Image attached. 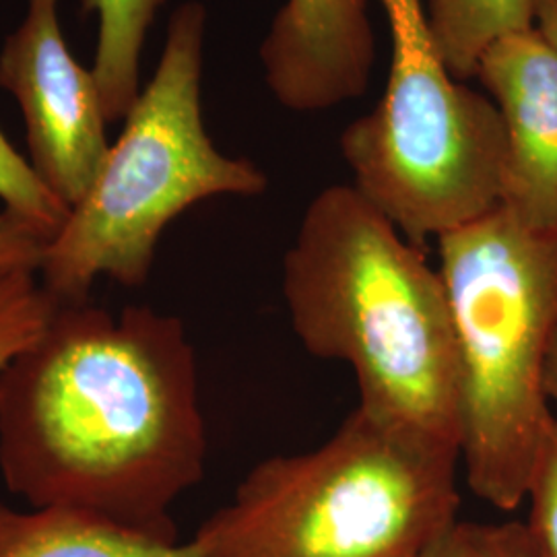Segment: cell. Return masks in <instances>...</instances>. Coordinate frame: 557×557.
<instances>
[{"label":"cell","mask_w":557,"mask_h":557,"mask_svg":"<svg viewBox=\"0 0 557 557\" xmlns=\"http://www.w3.org/2000/svg\"><path fill=\"white\" fill-rule=\"evenodd\" d=\"M205 462L197 354L178 317L54 304L0 368V473L32 508L176 543L172 506Z\"/></svg>","instance_id":"cell-1"},{"label":"cell","mask_w":557,"mask_h":557,"mask_svg":"<svg viewBox=\"0 0 557 557\" xmlns=\"http://www.w3.org/2000/svg\"><path fill=\"white\" fill-rule=\"evenodd\" d=\"M281 289L304 349L351 366L359 411L458 450L457 351L444 281L354 184L310 200Z\"/></svg>","instance_id":"cell-2"},{"label":"cell","mask_w":557,"mask_h":557,"mask_svg":"<svg viewBox=\"0 0 557 557\" xmlns=\"http://www.w3.org/2000/svg\"><path fill=\"white\" fill-rule=\"evenodd\" d=\"M457 351L458 460L475 498H529L556 428L545 363L557 329V227L504 207L438 238Z\"/></svg>","instance_id":"cell-3"},{"label":"cell","mask_w":557,"mask_h":557,"mask_svg":"<svg viewBox=\"0 0 557 557\" xmlns=\"http://www.w3.org/2000/svg\"><path fill=\"white\" fill-rule=\"evenodd\" d=\"M458 465L356 407L319 448L255 465L193 541L202 557H416L458 520Z\"/></svg>","instance_id":"cell-4"},{"label":"cell","mask_w":557,"mask_h":557,"mask_svg":"<svg viewBox=\"0 0 557 557\" xmlns=\"http://www.w3.org/2000/svg\"><path fill=\"white\" fill-rule=\"evenodd\" d=\"M205 23L200 2L174 11L153 79L126 114L94 186L50 239L40 283L54 304L87 301L101 275L145 285L163 230L188 207L267 190L259 168L223 156L202 124Z\"/></svg>","instance_id":"cell-5"},{"label":"cell","mask_w":557,"mask_h":557,"mask_svg":"<svg viewBox=\"0 0 557 557\" xmlns=\"http://www.w3.org/2000/svg\"><path fill=\"white\" fill-rule=\"evenodd\" d=\"M393 40L379 106L341 135L354 186L419 248L502 207L506 128L494 101L455 79L423 0H380Z\"/></svg>","instance_id":"cell-6"},{"label":"cell","mask_w":557,"mask_h":557,"mask_svg":"<svg viewBox=\"0 0 557 557\" xmlns=\"http://www.w3.org/2000/svg\"><path fill=\"white\" fill-rule=\"evenodd\" d=\"M59 0H27L0 52V87L20 101L36 176L69 209L89 193L110 153L100 87L60 32Z\"/></svg>","instance_id":"cell-7"},{"label":"cell","mask_w":557,"mask_h":557,"mask_svg":"<svg viewBox=\"0 0 557 557\" xmlns=\"http://www.w3.org/2000/svg\"><path fill=\"white\" fill-rule=\"evenodd\" d=\"M475 77L506 128L502 207L518 221L557 227V52L537 27L499 38Z\"/></svg>","instance_id":"cell-8"},{"label":"cell","mask_w":557,"mask_h":557,"mask_svg":"<svg viewBox=\"0 0 557 557\" xmlns=\"http://www.w3.org/2000/svg\"><path fill=\"white\" fill-rule=\"evenodd\" d=\"M260 59L267 85L289 110L320 112L356 100L376 60L368 0H285Z\"/></svg>","instance_id":"cell-9"},{"label":"cell","mask_w":557,"mask_h":557,"mask_svg":"<svg viewBox=\"0 0 557 557\" xmlns=\"http://www.w3.org/2000/svg\"><path fill=\"white\" fill-rule=\"evenodd\" d=\"M0 557H202L195 541L168 543L59 508L0 504Z\"/></svg>","instance_id":"cell-10"},{"label":"cell","mask_w":557,"mask_h":557,"mask_svg":"<svg viewBox=\"0 0 557 557\" xmlns=\"http://www.w3.org/2000/svg\"><path fill=\"white\" fill-rule=\"evenodd\" d=\"M537 0H425L430 36L455 79L475 77L485 50L499 38L535 27Z\"/></svg>","instance_id":"cell-11"},{"label":"cell","mask_w":557,"mask_h":557,"mask_svg":"<svg viewBox=\"0 0 557 557\" xmlns=\"http://www.w3.org/2000/svg\"><path fill=\"white\" fill-rule=\"evenodd\" d=\"M165 0H83V15L98 17L94 77L108 122L126 119L139 100L143 44Z\"/></svg>","instance_id":"cell-12"},{"label":"cell","mask_w":557,"mask_h":557,"mask_svg":"<svg viewBox=\"0 0 557 557\" xmlns=\"http://www.w3.org/2000/svg\"><path fill=\"white\" fill-rule=\"evenodd\" d=\"M52 308L36 273L0 275V368L40 335Z\"/></svg>","instance_id":"cell-13"},{"label":"cell","mask_w":557,"mask_h":557,"mask_svg":"<svg viewBox=\"0 0 557 557\" xmlns=\"http://www.w3.org/2000/svg\"><path fill=\"white\" fill-rule=\"evenodd\" d=\"M0 200L25 220L34 221L57 234L71 209L60 202L36 176L29 161L7 140L0 131Z\"/></svg>","instance_id":"cell-14"},{"label":"cell","mask_w":557,"mask_h":557,"mask_svg":"<svg viewBox=\"0 0 557 557\" xmlns=\"http://www.w3.org/2000/svg\"><path fill=\"white\" fill-rule=\"evenodd\" d=\"M52 232L0 207V275L40 273Z\"/></svg>","instance_id":"cell-15"},{"label":"cell","mask_w":557,"mask_h":557,"mask_svg":"<svg viewBox=\"0 0 557 557\" xmlns=\"http://www.w3.org/2000/svg\"><path fill=\"white\" fill-rule=\"evenodd\" d=\"M531 515L527 527L547 557H557V423L529 490Z\"/></svg>","instance_id":"cell-16"},{"label":"cell","mask_w":557,"mask_h":557,"mask_svg":"<svg viewBox=\"0 0 557 557\" xmlns=\"http://www.w3.org/2000/svg\"><path fill=\"white\" fill-rule=\"evenodd\" d=\"M479 557H547L527 522L479 524Z\"/></svg>","instance_id":"cell-17"},{"label":"cell","mask_w":557,"mask_h":557,"mask_svg":"<svg viewBox=\"0 0 557 557\" xmlns=\"http://www.w3.org/2000/svg\"><path fill=\"white\" fill-rule=\"evenodd\" d=\"M416 557H479V524L457 520Z\"/></svg>","instance_id":"cell-18"},{"label":"cell","mask_w":557,"mask_h":557,"mask_svg":"<svg viewBox=\"0 0 557 557\" xmlns=\"http://www.w3.org/2000/svg\"><path fill=\"white\" fill-rule=\"evenodd\" d=\"M535 27L557 52V0H537Z\"/></svg>","instance_id":"cell-19"},{"label":"cell","mask_w":557,"mask_h":557,"mask_svg":"<svg viewBox=\"0 0 557 557\" xmlns=\"http://www.w3.org/2000/svg\"><path fill=\"white\" fill-rule=\"evenodd\" d=\"M545 395H547L557 423V329L552 338V345H549L547 363H545Z\"/></svg>","instance_id":"cell-20"}]
</instances>
